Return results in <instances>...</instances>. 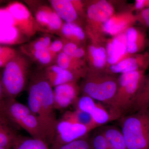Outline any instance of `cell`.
<instances>
[{"label": "cell", "instance_id": "obj_1", "mask_svg": "<svg viewBox=\"0 0 149 149\" xmlns=\"http://www.w3.org/2000/svg\"><path fill=\"white\" fill-rule=\"evenodd\" d=\"M27 106L40 121L48 144L52 145L58 120L55 112L53 88L43 73H37L32 77L28 88Z\"/></svg>", "mask_w": 149, "mask_h": 149}, {"label": "cell", "instance_id": "obj_2", "mask_svg": "<svg viewBox=\"0 0 149 149\" xmlns=\"http://www.w3.org/2000/svg\"><path fill=\"white\" fill-rule=\"evenodd\" d=\"M118 120L127 149H149V109L125 115Z\"/></svg>", "mask_w": 149, "mask_h": 149}, {"label": "cell", "instance_id": "obj_3", "mask_svg": "<svg viewBox=\"0 0 149 149\" xmlns=\"http://www.w3.org/2000/svg\"><path fill=\"white\" fill-rule=\"evenodd\" d=\"M80 85L82 95L110 107L116 93L118 77L105 71L88 69Z\"/></svg>", "mask_w": 149, "mask_h": 149}, {"label": "cell", "instance_id": "obj_4", "mask_svg": "<svg viewBox=\"0 0 149 149\" xmlns=\"http://www.w3.org/2000/svg\"><path fill=\"white\" fill-rule=\"evenodd\" d=\"M145 71L120 74L116 93L110 108L119 118L130 114L136 96L143 81Z\"/></svg>", "mask_w": 149, "mask_h": 149}, {"label": "cell", "instance_id": "obj_5", "mask_svg": "<svg viewBox=\"0 0 149 149\" xmlns=\"http://www.w3.org/2000/svg\"><path fill=\"white\" fill-rule=\"evenodd\" d=\"M29 71V63L25 57L17 54L3 68L2 83L7 99L15 98L24 90Z\"/></svg>", "mask_w": 149, "mask_h": 149}, {"label": "cell", "instance_id": "obj_6", "mask_svg": "<svg viewBox=\"0 0 149 149\" xmlns=\"http://www.w3.org/2000/svg\"><path fill=\"white\" fill-rule=\"evenodd\" d=\"M5 115L11 122L16 126L23 128L31 137L47 143L45 134L40 121L27 106L14 99H7Z\"/></svg>", "mask_w": 149, "mask_h": 149}, {"label": "cell", "instance_id": "obj_7", "mask_svg": "<svg viewBox=\"0 0 149 149\" xmlns=\"http://www.w3.org/2000/svg\"><path fill=\"white\" fill-rule=\"evenodd\" d=\"M73 106L74 109L82 111L90 115L98 127L119 119L110 108L107 109L102 103L96 102L94 99L85 95L79 96Z\"/></svg>", "mask_w": 149, "mask_h": 149}, {"label": "cell", "instance_id": "obj_8", "mask_svg": "<svg viewBox=\"0 0 149 149\" xmlns=\"http://www.w3.org/2000/svg\"><path fill=\"white\" fill-rule=\"evenodd\" d=\"M93 130L85 125L61 119L57 123L52 146L65 145L85 138Z\"/></svg>", "mask_w": 149, "mask_h": 149}, {"label": "cell", "instance_id": "obj_9", "mask_svg": "<svg viewBox=\"0 0 149 149\" xmlns=\"http://www.w3.org/2000/svg\"><path fill=\"white\" fill-rule=\"evenodd\" d=\"M115 14L114 8L109 2L106 0H100L90 4L87 7L86 17L89 27L88 31L93 32L100 30L104 23Z\"/></svg>", "mask_w": 149, "mask_h": 149}, {"label": "cell", "instance_id": "obj_10", "mask_svg": "<svg viewBox=\"0 0 149 149\" xmlns=\"http://www.w3.org/2000/svg\"><path fill=\"white\" fill-rule=\"evenodd\" d=\"M13 17L16 27L28 38L37 31L34 16L28 8L19 2H13L6 7Z\"/></svg>", "mask_w": 149, "mask_h": 149}, {"label": "cell", "instance_id": "obj_11", "mask_svg": "<svg viewBox=\"0 0 149 149\" xmlns=\"http://www.w3.org/2000/svg\"><path fill=\"white\" fill-rule=\"evenodd\" d=\"M34 17L37 31L58 34L64 23L51 6L45 5L37 7Z\"/></svg>", "mask_w": 149, "mask_h": 149}, {"label": "cell", "instance_id": "obj_12", "mask_svg": "<svg viewBox=\"0 0 149 149\" xmlns=\"http://www.w3.org/2000/svg\"><path fill=\"white\" fill-rule=\"evenodd\" d=\"M149 67V51L128 56L116 64L109 66L105 72L114 74L145 71Z\"/></svg>", "mask_w": 149, "mask_h": 149}, {"label": "cell", "instance_id": "obj_13", "mask_svg": "<svg viewBox=\"0 0 149 149\" xmlns=\"http://www.w3.org/2000/svg\"><path fill=\"white\" fill-rule=\"evenodd\" d=\"M51 7L64 22L74 23L79 24L80 17H85L83 2L72 0H51Z\"/></svg>", "mask_w": 149, "mask_h": 149}, {"label": "cell", "instance_id": "obj_14", "mask_svg": "<svg viewBox=\"0 0 149 149\" xmlns=\"http://www.w3.org/2000/svg\"><path fill=\"white\" fill-rule=\"evenodd\" d=\"M55 109H65L73 105L79 97L80 85L77 82H72L58 85L53 88Z\"/></svg>", "mask_w": 149, "mask_h": 149}, {"label": "cell", "instance_id": "obj_15", "mask_svg": "<svg viewBox=\"0 0 149 149\" xmlns=\"http://www.w3.org/2000/svg\"><path fill=\"white\" fill-rule=\"evenodd\" d=\"M137 21V16L132 13H123L114 14L104 23L102 31L107 35L114 37L119 35Z\"/></svg>", "mask_w": 149, "mask_h": 149}, {"label": "cell", "instance_id": "obj_16", "mask_svg": "<svg viewBox=\"0 0 149 149\" xmlns=\"http://www.w3.org/2000/svg\"><path fill=\"white\" fill-rule=\"evenodd\" d=\"M106 48L107 63L109 65L107 68L110 65L116 64L128 57L125 32L109 40L106 45Z\"/></svg>", "mask_w": 149, "mask_h": 149}, {"label": "cell", "instance_id": "obj_17", "mask_svg": "<svg viewBox=\"0 0 149 149\" xmlns=\"http://www.w3.org/2000/svg\"><path fill=\"white\" fill-rule=\"evenodd\" d=\"M42 73L53 88L65 83L77 82L81 78L74 73L61 68L56 64L46 67Z\"/></svg>", "mask_w": 149, "mask_h": 149}, {"label": "cell", "instance_id": "obj_18", "mask_svg": "<svg viewBox=\"0 0 149 149\" xmlns=\"http://www.w3.org/2000/svg\"><path fill=\"white\" fill-rule=\"evenodd\" d=\"M127 56L141 53L148 43L146 33L139 27L132 26L125 32Z\"/></svg>", "mask_w": 149, "mask_h": 149}, {"label": "cell", "instance_id": "obj_19", "mask_svg": "<svg viewBox=\"0 0 149 149\" xmlns=\"http://www.w3.org/2000/svg\"><path fill=\"white\" fill-rule=\"evenodd\" d=\"M100 37H96V41L88 46L87 54L91 65L90 70L97 71H105L107 68V51L106 46L98 42Z\"/></svg>", "mask_w": 149, "mask_h": 149}, {"label": "cell", "instance_id": "obj_20", "mask_svg": "<svg viewBox=\"0 0 149 149\" xmlns=\"http://www.w3.org/2000/svg\"><path fill=\"white\" fill-rule=\"evenodd\" d=\"M55 61L58 66L74 73L80 78L85 77L88 70L84 60L72 58L63 52L58 55Z\"/></svg>", "mask_w": 149, "mask_h": 149}, {"label": "cell", "instance_id": "obj_21", "mask_svg": "<svg viewBox=\"0 0 149 149\" xmlns=\"http://www.w3.org/2000/svg\"><path fill=\"white\" fill-rule=\"evenodd\" d=\"M15 125L6 116L0 115V147L7 149L13 148L19 136Z\"/></svg>", "mask_w": 149, "mask_h": 149}, {"label": "cell", "instance_id": "obj_22", "mask_svg": "<svg viewBox=\"0 0 149 149\" xmlns=\"http://www.w3.org/2000/svg\"><path fill=\"white\" fill-rule=\"evenodd\" d=\"M58 34L63 40L72 42L80 47L86 38L83 28L79 24L74 23L64 22Z\"/></svg>", "mask_w": 149, "mask_h": 149}, {"label": "cell", "instance_id": "obj_23", "mask_svg": "<svg viewBox=\"0 0 149 149\" xmlns=\"http://www.w3.org/2000/svg\"><path fill=\"white\" fill-rule=\"evenodd\" d=\"M100 128L107 141L109 149H127L119 128L112 125H104Z\"/></svg>", "mask_w": 149, "mask_h": 149}, {"label": "cell", "instance_id": "obj_24", "mask_svg": "<svg viewBox=\"0 0 149 149\" xmlns=\"http://www.w3.org/2000/svg\"><path fill=\"white\" fill-rule=\"evenodd\" d=\"M21 49L23 52L32 58L42 66L47 67L55 61V59L49 51V48L32 49L24 46L22 47Z\"/></svg>", "mask_w": 149, "mask_h": 149}, {"label": "cell", "instance_id": "obj_25", "mask_svg": "<svg viewBox=\"0 0 149 149\" xmlns=\"http://www.w3.org/2000/svg\"><path fill=\"white\" fill-rule=\"evenodd\" d=\"M28 38L16 27L0 28V44L15 45L21 44Z\"/></svg>", "mask_w": 149, "mask_h": 149}, {"label": "cell", "instance_id": "obj_26", "mask_svg": "<svg viewBox=\"0 0 149 149\" xmlns=\"http://www.w3.org/2000/svg\"><path fill=\"white\" fill-rule=\"evenodd\" d=\"M148 109H149V73L145 75L130 113H132V112L133 113L139 111Z\"/></svg>", "mask_w": 149, "mask_h": 149}, {"label": "cell", "instance_id": "obj_27", "mask_svg": "<svg viewBox=\"0 0 149 149\" xmlns=\"http://www.w3.org/2000/svg\"><path fill=\"white\" fill-rule=\"evenodd\" d=\"M61 119L85 125L93 130L98 128L90 115L79 110L65 111Z\"/></svg>", "mask_w": 149, "mask_h": 149}, {"label": "cell", "instance_id": "obj_28", "mask_svg": "<svg viewBox=\"0 0 149 149\" xmlns=\"http://www.w3.org/2000/svg\"><path fill=\"white\" fill-rule=\"evenodd\" d=\"M13 149H52L45 141L40 139L19 136Z\"/></svg>", "mask_w": 149, "mask_h": 149}, {"label": "cell", "instance_id": "obj_29", "mask_svg": "<svg viewBox=\"0 0 149 149\" xmlns=\"http://www.w3.org/2000/svg\"><path fill=\"white\" fill-rule=\"evenodd\" d=\"M51 148L52 149H92L89 136L65 145H52Z\"/></svg>", "mask_w": 149, "mask_h": 149}, {"label": "cell", "instance_id": "obj_30", "mask_svg": "<svg viewBox=\"0 0 149 149\" xmlns=\"http://www.w3.org/2000/svg\"><path fill=\"white\" fill-rule=\"evenodd\" d=\"M90 141L92 149H109L107 141L100 128L90 137Z\"/></svg>", "mask_w": 149, "mask_h": 149}, {"label": "cell", "instance_id": "obj_31", "mask_svg": "<svg viewBox=\"0 0 149 149\" xmlns=\"http://www.w3.org/2000/svg\"><path fill=\"white\" fill-rule=\"evenodd\" d=\"M17 54L16 51L12 48L0 46V68H3Z\"/></svg>", "mask_w": 149, "mask_h": 149}, {"label": "cell", "instance_id": "obj_32", "mask_svg": "<svg viewBox=\"0 0 149 149\" xmlns=\"http://www.w3.org/2000/svg\"><path fill=\"white\" fill-rule=\"evenodd\" d=\"M11 26L16 27L13 17L6 7L0 8V28Z\"/></svg>", "mask_w": 149, "mask_h": 149}, {"label": "cell", "instance_id": "obj_33", "mask_svg": "<svg viewBox=\"0 0 149 149\" xmlns=\"http://www.w3.org/2000/svg\"><path fill=\"white\" fill-rule=\"evenodd\" d=\"M64 45V40H56L52 41L49 48V51L55 59L59 54L62 52L63 48Z\"/></svg>", "mask_w": 149, "mask_h": 149}, {"label": "cell", "instance_id": "obj_34", "mask_svg": "<svg viewBox=\"0 0 149 149\" xmlns=\"http://www.w3.org/2000/svg\"><path fill=\"white\" fill-rule=\"evenodd\" d=\"M79 47L80 46L75 43L64 40V45L62 52L67 55L72 57Z\"/></svg>", "mask_w": 149, "mask_h": 149}, {"label": "cell", "instance_id": "obj_35", "mask_svg": "<svg viewBox=\"0 0 149 149\" xmlns=\"http://www.w3.org/2000/svg\"><path fill=\"white\" fill-rule=\"evenodd\" d=\"M6 101L2 83L1 72H0V115L5 116H6L5 107Z\"/></svg>", "mask_w": 149, "mask_h": 149}, {"label": "cell", "instance_id": "obj_36", "mask_svg": "<svg viewBox=\"0 0 149 149\" xmlns=\"http://www.w3.org/2000/svg\"><path fill=\"white\" fill-rule=\"evenodd\" d=\"M137 16V21L149 28V8L141 11Z\"/></svg>", "mask_w": 149, "mask_h": 149}, {"label": "cell", "instance_id": "obj_37", "mask_svg": "<svg viewBox=\"0 0 149 149\" xmlns=\"http://www.w3.org/2000/svg\"><path fill=\"white\" fill-rule=\"evenodd\" d=\"M136 10H142L149 8V0H136L134 6Z\"/></svg>", "mask_w": 149, "mask_h": 149}, {"label": "cell", "instance_id": "obj_38", "mask_svg": "<svg viewBox=\"0 0 149 149\" xmlns=\"http://www.w3.org/2000/svg\"><path fill=\"white\" fill-rule=\"evenodd\" d=\"M86 51L84 48L82 47H79L71 57L77 60H83V58L86 55Z\"/></svg>", "mask_w": 149, "mask_h": 149}, {"label": "cell", "instance_id": "obj_39", "mask_svg": "<svg viewBox=\"0 0 149 149\" xmlns=\"http://www.w3.org/2000/svg\"><path fill=\"white\" fill-rule=\"evenodd\" d=\"M0 149H7L5 148H3V147H0Z\"/></svg>", "mask_w": 149, "mask_h": 149}, {"label": "cell", "instance_id": "obj_40", "mask_svg": "<svg viewBox=\"0 0 149 149\" xmlns=\"http://www.w3.org/2000/svg\"><path fill=\"white\" fill-rule=\"evenodd\" d=\"M3 1H0V4L1 3H3Z\"/></svg>", "mask_w": 149, "mask_h": 149}, {"label": "cell", "instance_id": "obj_41", "mask_svg": "<svg viewBox=\"0 0 149 149\" xmlns=\"http://www.w3.org/2000/svg\"><path fill=\"white\" fill-rule=\"evenodd\" d=\"M148 44H149V42H148Z\"/></svg>", "mask_w": 149, "mask_h": 149}, {"label": "cell", "instance_id": "obj_42", "mask_svg": "<svg viewBox=\"0 0 149 149\" xmlns=\"http://www.w3.org/2000/svg\"></svg>", "mask_w": 149, "mask_h": 149}]
</instances>
